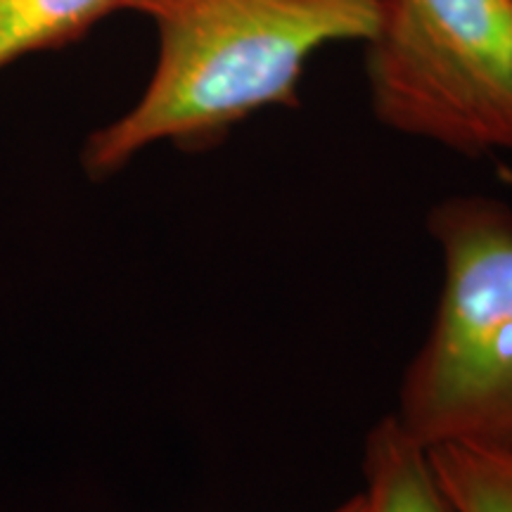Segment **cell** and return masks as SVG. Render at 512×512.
<instances>
[{"instance_id": "obj_1", "label": "cell", "mask_w": 512, "mask_h": 512, "mask_svg": "<svg viewBox=\"0 0 512 512\" xmlns=\"http://www.w3.org/2000/svg\"><path fill=\"white\" fill-rule=\"evenodd\" d=\"M155 22L159 55L140 100L88 136L81 164L105 181L150 145L211 150L268 107H297L304 69L330 43H366L377 0H128Z\"/></svg>"}, {"instance_id": "obj_7", "label": "cell", "mask_w": 512, "mask_h": 512, "mask_svg": "<svg viewBox=\"0 0 512 512\" xmlns=\"http://www.w3.org/2000/svg\"><path fill=\"white\" fill-rule=\"evenodd\" d=\"M330 512H363V496L356 494L347 498V501H342L337 505V508H332Z\"/></svg>"}, {"instance_id": "obj_2", "label": "cell", "mask_w": 512, "mask_h": 512, "mask_svg": "<svg viewBox=\"0 0 512 512\" xmlns=\"http://www.w3.org/2000/svg\"><path fill=\"white\" fill-rule=\"evenodd\" d=\"M427 233L441 290L401 377L396 420L427 448L512 444V207L491 195L446 197Z\"/></svg>"}, {"instance_id": "obj_5", "label": "cell", "mask_w": 512, "mask_h": 512, "mask_svg": "<svg viewBox=\"0 0 512 512\" xmlns=\"http://www.w3.org/2000/svg\"><path fill=\"white\" fill-rule=\"evenodd\" d=\"M128 0H0V67L79 41Z\"/></svg>"}, {"instance_id": "obj_3", "label": "cell", "mask_w": 512, "mask_h": 512, "mask_svg": "<svg viewBox=\"0 0 512 512\" xmlns=\"http://www.w3.org/2000/svg\"><path fill=\"white\" fill-rule=\"evenodd\" d=\"M375 117L465 157L512 155V0H377Z\"/></svg>"}, {"instance_id": "obj_6", "label": "cell", "mask_w": 512, "mask_h": 512, "mask_svg": "<svg viewBox=\"0 0 512 512\" xmlns=\"http://www.w3.org/2000/svg\"><path fill=\"white\" fill-rule=\"evenodd\" d=\"M456 512H512V444L451 441L427 448Z\"/></svg>"}, {"instance_id": "obj_4", "label": "cell", "mask_w": 512, "mask_h": 512, "mask_svg": "<svg viewBox=\"0 0 512 512\" xmlns=\"http://www.w3.org/2000/svg\"><path fill=\"white\" fill-rule=\"evenodd\" d=\"M363 512H456L441 489L427 446L394 413L370 427L363 446Z\"/></svg>"}]
</instances>
